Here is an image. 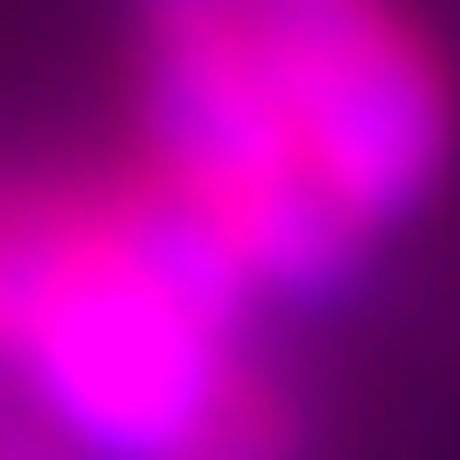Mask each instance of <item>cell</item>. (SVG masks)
Here are the masks:
<instances>
[{"instance_id": "cell-5", "label": "cell", "mask_w": 460, "mask_h": 460, "mask_svg": "<svg viewBox=\"0 0 460 460\" xmlns=\"http://www.w3.org/2000/svg\"><path fill=\"white\" fill-rule=\"evenodd\" d=\"M0 460H85V451H75L66 432H57L48 413L29 404V394H10V385H0Z\"/></svg>"}, {"instance_id": "cell-4", "label": "cell", "mask_w": 460, "mask_h": 460, "mask_svg": "<svg viewBox=\"0 0 460 460\" xmlns=\"http://www.w3.org/2000/svg\"><path fill=\"white\" fill-rule=\"evenodd\" d=\"M310 451V423H301V394L282 385L273 367H263V348L244 358L235 376H226L217 413L198 423V442H188L179 460H301Z\"/></svg>"}, {"instance_id": "cell-2", "label": "cell", "mask_w": 460, "mask_h": 460, "mask_svg": "<svg viewBox=\"0 0 460 460\" xmlns=\"http://www.w3.org/2000/svg\"><path fill=\"white\" fill-rule=\"evenodd\" d=\"M254 348L207 339L103 235L94 179H75V235L38 291L0 385L29 394L85 460H179Z\"/></svg>"}, {"instance_id": "cell-3", "label": "cell", "mask_w": 460, "mask_h": 460, "mask_svg": "<svg viewBox=\"0 0 460 460\" xmlns=\"http://www.w3.org/2000/svg\"><path fill=\"white\" fill-rule=\"evenodd\" d=\"M291 151L348 207L367 244L413 226L460 160V94L442 48L404 0H329L291 19H244Z\"/></svg>"}, {"instance_id": "cell-1", "label": "cell", "mask_w": 460, "mask_h": 460, "mask_svg": "<svg viewBox=\"0 0 460 460\" xmlns=\"http://www.w3.org/2000/svg\"><path fill=\"white\" fill-rule=\"evenodd\" d=\"M132 122L141 170L188 188L226 226L263 310H329L358 291L376 244L291 151L235 10H132Z\"/></svg>"}, {"instance_id": "cell-6", "label": "cell", "mask_w": 460, "mask_h": 460, "mask_svg": "<svg viewBox=\"0 0 460 460\" xmlns=\"http://www.w3.org/2000/svg\"><path fill=\"white\" fill-rule=\"evenodd\" d=\"M132 10H235V19H291V10H329V0H132Z\"/></svg>"}]
</instances>
